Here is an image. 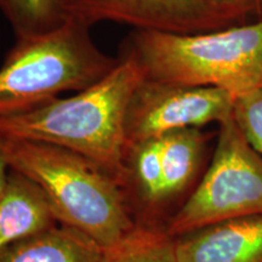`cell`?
Here are the masks:
<instances>
[{"label": "cell", "instance_id": "1", "mask_svg": "<svg viewBox=\"0 0 262 262\" xmlns=\"http://www.w3.org/2000/svg\"><path fill=\"white\" fill-rule=\"evenodd\" d=\"M145 79L136 58L123 52L110 73L74 96L0 117V140L37 141L73 150L113 173L126 188V111Z\"/></svg>", "mask_w": 262, "mask_h": 262}, {"label": "cell", "instance_id": "2", "mask_svg": "<svg viewBox=\"0 0 262 262\" xmlns=\"http://www.w3.org/2000/svg\"><path fill=\"white\" fill-rule=\"evenodd\" d=\"M10 169L32 180L61 225L108 248L135 227L126 188L86 157L50 143L0 140Z\"/></svg>", "mask_w": 262, "mask_h": 262}, {"label": "cell", "instance_id": "3", "mask_svg": "<svg viewBox=\"0 0 262 262\" xmlns=\"http://www.w3.org/2000/svg\"><path fill=\"white\" fill-rule=\"evenodd\" d=\"M123 52L146 79L217 88L237 98L260 88L262 21L192 34L135 31Z\"/></svg>", "mask_w": 262, "mask_h": 262}, {"label": "cell", "instance_id": "4", "mask_svg": "<svg viewBox=\"0 0 262 262\" xmlns=\"http://www.w3.org/2000/svg\"><path fill=\"white\" fill-rule=\"evenodd\" d=\"M90 28L73 21L16 40L0 67V117L26 112L66 91H81L116 67Z\"/></svg>", "mask_w": 262, "mask_h": 262}, {"label": "cell", "instance_id": "5", "mask_svg": "<svg viewBox=\"0 0 262 262\" xmlns=\"http://www.w3.org/2000/svg\"><path fill=\"white\" fill-rule=\"evenodd\" d=\"M211 163L166 231L178 238L220 222L262 215V156L233 117L221 123Z\"/></svg>", "mask_w": 262, "mask_h": 262}, {"label": "cell", "instance_id": "6", "mask_svg": "<svg viewBox=\"0 0 262 262\" xmlns=\"http://www.w3.org/2000/svg\"><path fill=\"white\" fill-rule=\"evenodd\" d=\"M235 97L217 88L145 79L130 98L125 118L127 147L176 130L221 123L233 117Z\"/></svg>", "mask_w": 262, "mask_h": 262}, {"label": "cell", "instance_id": "7", "mask_svg": "<svg viewBox=\"0 0 262 262\" xmlns=\"http://www.w3.org/2000/svg\"><path fill=\"white\" fill-rule=\"evenodd\" d=\"M66 21L90 28L118 22L135 31L192 34L241 25L203 0H60Z\"/></svg>", "mask_w": 262, "mask_h": 262}, {"label": "cell", "instance_id": "8", "mask_svg": "<svg viewBox=\"0 0 262 262\" xmlns=\"http://www.w3.org/2000/svg\"><path fill=\"white\" fill-rule=\"evenodd\" d=\"M176 262H262V215L220 222L178 237Z\"/></svg>", "mask_w": 262, "mask_h": 262}, {"label": "cell", "instance_id": "9", "mask_svg": "<svg viewBox=\"0 0 262 262\" xmlns=\"http://www.w3.org/2000/svg\"><path fill=\"white\" fill-rule=\"evenodd\" d=\"M58 224L41 189L32 180L10 169L0 196V254Z\"/></svg>", "mask_w": 262, "mask_h": 262}, {"label": "cell", "instance_id": "10", "mask_svg": "<svg viewBox=\"0 0 262 262\" xmlns=\"http://www.w3.org/2000/svg\"><path fill=\"white\" fill-rule=\"evenodd\" d=\"M102 248L77 229L58 224L6 249L0 262H98Z\"/></svg>", "mask_w": 262, "mask_h": 262}, {"label": "cell", "instance_id": "11", "mask_svg": "<svg viewBox=\"0 0 262 262\" xmlns=\"http://www.w3.org/2000/svg\"><path fill=\"white\" fill-rule=\"evenodd\" d=\"M163 168L164 201L176 195L191 183L198 171L206 145L199 127L176 130L159 137Z\"/></svg>", "mask_w": 262, "mask_h": 262}, {"label": "cell", "instance_id": "12", "mask_svg": "<svg viewBox=\"0 0 262 262\" xmlns=\"http://www.w3.org/2000/svg\"><path fill=\"white\" fill-rule=\"evenodd\" d=\"M98 262H176V238L158 226L136 222L117 243L102 249Z\"/></svg>", "mask_w": 262, "mask_h": 262}, {"label": "cell", "instance_id": "13", "mask_svg": "<svg viewBox=\"0 0 262 262\" xmlns=\"http://www.w3.org/2000/svg\"><path fill=\"white\" fill-rule=\"evenodd\" d=\"M126 189L136 191L148 208L164 202L163 168L159 139L141 141L127 147Z\"/></svg>", "mask_w": 262, "mask_h": 262}, {"label": "cell", "instance_id": "14", "mask_svg": "<svg viewBox=\"0 0 262 262\" xmlns=\"http://www.w3.org/2000/svg\"><path fill=\"white\" fill-rule=\"evenodd\" d=\"M0 11L16 40L44 34L66 22L60 0H0Z\"/></svg>", "mask_w": 262, "mask_h": 262}, {"label": "cell", "instance_id": "15", "mask_svg": "<svg viewBox=\"0 0 262 262\" xmlns=\"http://www.w3.org/2000/svg\"><path fill=\"white\" fill-rule=\"evenodd\" d=\"M233 119L248 142L262 156V88L235 98Z\"/></svg>", "mask_w": 262, "mask_h": 262}, {"label": "cell", "instance_id": "16", "mask_svg": "<svg viewBox=\"0 0 262 262\" xmlns=\"http://www.w3.org/2000/svg\"><path fill=\"white\" fill-rule=\"evenodd\" d=\"M203 2L231 16L241 25L262 21V0H203Z\"/></svg>", "mask_w": 262, "mask_h": 262}, {"label": "cell", "instance_id": "17", "mask_svg": "<svg viewBox=\"0 0 262 262\" xmlns=\"http://www.w3.org/2000/svg\"><path fill=\"white\" fill-rule=\"evenodd\" d=\"M10 173V166L6 160L4 152H3L2 145H0V196H2L3 192H4L6 182H8V178Z\"/></svg>", "mask_w": 262, "mask_h": 262}, {"label": "cell", "instance_id": "18", "mask_svg": "<svg viewBox=\"0 0 262 262\" xmlns=\"http://www.w3.org/2000/svg\"><path fill=\"white\" fill-rule=\"evenodd\" d=\"M260 88H262V63H261V71H260Z\"/></svg>", "mask_w": 262, "mask_h": 262}]
</instances>
